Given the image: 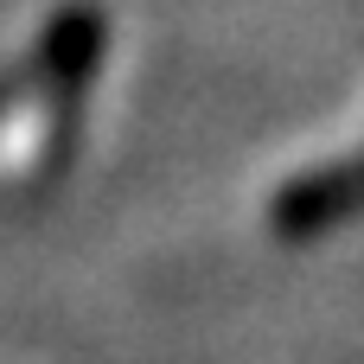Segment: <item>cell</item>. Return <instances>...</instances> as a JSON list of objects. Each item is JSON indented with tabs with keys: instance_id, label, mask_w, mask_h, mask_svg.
Returning <instances> with one entry per match:
<instances>
[{
	"instance_id": "6da1fadb",
	"label": "cell",
	"mask_w": 364,
	"mask_h": 364,
	"mask_svg": "<svg viewBox=\"0 0 364 364\" xmlns=\"http://www.w3.org/2000/svg\"><path fill=\"white\" fill-rule=\"evenodd\" d=\"M109 58V19L96 0H64L38 45H32V90L45 102V141H38V186H58L64 166L77 160V134H83V102L102 77Z\"/></svg>"
},
{
	"instance_id": "7a4b0ae2",
	"label": "cell",
	"mask_w": 364,
	"mask_h": 364,
	"mask_svg": "<svg viewBox=\"0 0 364 364\" xmlns=\"http://www.w3.org/2000/svg\"><path fill=\"white\" fill-rule=\"evenodd\" d=\"M358 218H364V154L301 166L294 179H282L269 192V237H282V243H320Z\"/></svg>"
}]
</instances>
